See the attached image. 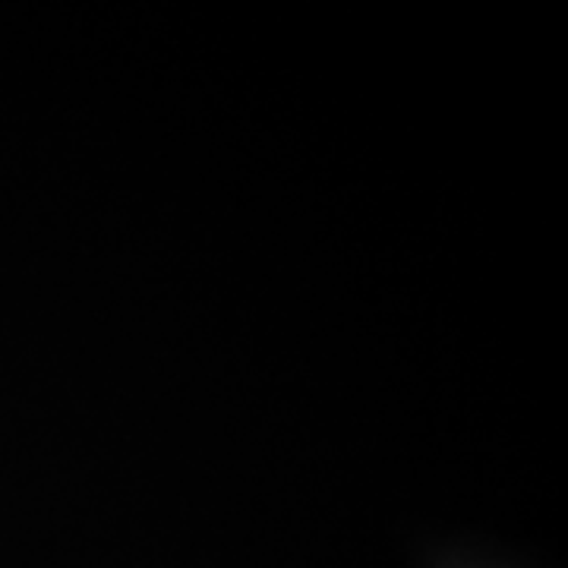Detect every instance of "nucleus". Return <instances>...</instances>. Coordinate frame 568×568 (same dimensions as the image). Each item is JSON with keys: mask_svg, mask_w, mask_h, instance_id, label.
Returning a JSON list of instances; mask_svg holds the SVG:
<instances>
[]
</instances>
